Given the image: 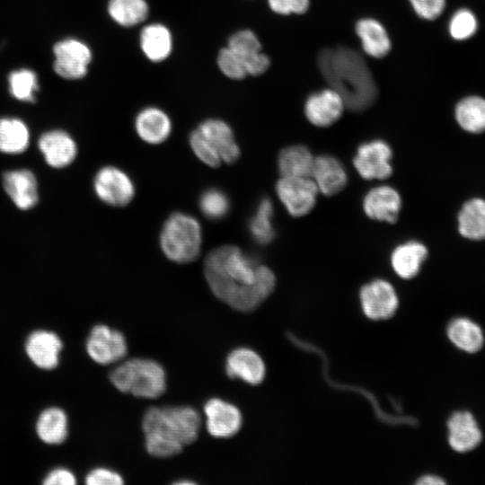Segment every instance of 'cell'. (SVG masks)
Returning a JSON list of instances; mask_svg holds the SVG:
<instances>
[{
  "mask_svg": "<svg viewBox=\"0 0 485 485\" xmlns=\"http://www.w3.org/2000/svg\"><path fill=\"white\" fill-rule=\"evenodd\" d=\"M428 256V251L424 243L410 240L392 250L390 261L397 276L403 279H410L419 274Z\"/></svg>",
  "mask_w": 485,
  "mask_h": 485,
  "instance_id": "cell-23",
  "label": "cell"
},
{
  "mask_svg": "<svg viewBox=\"0 0 485 485\" xmlns=\"http://www.w3.org/2000/svg\"><path fill=\"white\" fill-rule=\"evenodd\" d=\"M94 191L104 203L113 207H124L135 196V187L122 170L114 166L101 168L93 180Z\"/></svg>",
  "mask_w": 485,
  "mask_h": 485,
  "instance_id": "cell-11",
  "label": "cell"
},
{
  "mask_svg": "<svg viewBox=\"0 0 485 485\" xmlns=\"http://www.w3.org/2000/svg\"><path fill=\"white\" fill-rule=\"evenodd\" d=\"M201 243V226L195 217L176 212L167 218L160 234V245L169 260L191 262L198 257Z\"/></svg>",
  "mask_w": 485,
  "mask_h": 485,
  "instance_id": "cell-5",
  "label": "cell"
},
{
  "mask_svg": "<svg viewBox=\"0 0 485 485\" xmlns=\"http://www.w3.org/2000/svg\"><path fill=\"white\" fill-rule=\"evenodd\" d=\"M38 146L46 163L57 169L71 164L77 154L75 140L61 129L43 133L39 138Z\"/></svg>",
  "mask_w": 485,
  "mask_h": 485,
  "instance_id": "cell-18",
  "label": "cell"
},
{
  "mask_svg": "<svg viewBox=\"0 0 485 485\" xmlns=\"http://www.w3.org/2000/svg\"><path fill=\"white\" fill-rule=\"evenodd\" d=\"M2 182L4 191L18 208L28 210L38 203V182L31 171H7L3 174Z\"/></svg>",
  "mask_w": 485,
  "mask_h": 485,
  "instance_id": "cell-20",
  "label": "cell"
},
{
  "mask_svg": "<svg viewBox=\"0 0 485 485\" xmlns=\"http://www.w3.org/2000/svg\"><path fill=\"white\" fill-rule=\"evenodd\" d=\"M317 65L346 108L363 111L375 102L377 86L365 59L355 49L346 46L323 48L317 56Z\"/></svg>",
  "mask_w": 485,
  "mask_h": 485,
  "instance_id": "cell-2",
  "label": "cell"
},
{
  "mask_svg": "<svg viewBox=\"0 0 485 485\" xmlns=\"http://www.w3.org/2000/svg\"><path fill=\"white\" fill-rule=\"evenodd\" d=\"M225 372L230 378L241 379L249 384H260L266 375L261 357L249 348L232 350L225 360Z\"/></svg>",
  "mask_w": 485,
  "mask_h": 485,
  "instance_id": "cell-19",
  "label": "cell"
},
{
  "mask_svg": "<svg viewBox=\"0 0 485 485\" xmlns=\"http://www.w3.org/2000/svg\"><path fill=\"white\" fill-rule=\"evenodd\" d=\"M86 351L98 364L109 365L124 358L128 344L122 332L103 324L94 326L86 340Z\"/></svg>",
  "mask_w": 485,
  "mask_h": 485,
  "instance_id": "cell-10",
  "label": "cell"
},
{
  "mask_svg": "<svg viewBox=\"0 0 485 485\" xmlns=\"http://www.w3.org/2000/svg\"><path fill=\"white\" fill-rule=\"evenodd\" d=\"M36 430L44 443H63L67 436V418L65 411L57 407L46 409L39 416Z\"/></svg>",
  "mask_w": 485,
  "mask_h": 485,
  "instance_id": "cell-32",
  "label": "cell"
},
{
  "mask_svg": "<svg viewBox=\"0 0 485 485\" xmlns=\"http://www.w3.org/2000/svg\"><path fill=\"white\" fill-rule=\"evenodd\" d=\"M363 210L371 219L394 224L402 207L400 193L392 187L380 185L369 190L363 198Z\"/></svg>",
  "mask_w": 485,
  "mask_h": 485,
  "instance_id": "cell-15",
  "label": "cell"
},
{
  "mask_svg": "<svg viewBox=\"0 0 485 485\" xmlns=\"http://www.w3.org/2000/svg\"><path fill=\"white\" fill-rule=\"evenodd\" d=\"M359 300L364 314L375 321L391 318L399 306V297L394 287L382 278L365 284L359 291Z\"/></svg>",
  "mask_w": 485,
  "mask_h": 485,
  "instance_id": "cell-9",
  "label": "cell"
},
{
  "mask_svg": "<svg viewBox=\"0 0 485 485\" xmlns=\"http://www.w3.org/2000/svg\"><path fill=\"white\" fill-rule=\"evenodd\" d=\"M477 25L475 15L470 10L461 9L450 20L449 33L454 40H467L475 33Z\"/></svg>",
  "mask_w": 485,
  "mask_h": 485,
  "instance_id": "cell-37",
  "label": "cell"
},
{
  "mask_svg": "<svg viewBox=\"0 0 485 485\" xmlns=\"http://www.w3.org/2000/svg\"><path fill=\"white\" fill-rule=\"evenodd\" d=\"M446 426L448 444L457 453L472 451L481 443L482 432L473 415L467 410L454 411Z\"/></svg>",
  "mask_w": 485,
  "mask_h": 485,
  "instance_id": "cell-17",
  "label": "cell"
},
{
  "mask_svg": "<svg viewBox=\"0 0 485 485\" xmlns=\"http://www.w3.org/2000/svg\"><path fill=\"white\" fill-rule=\"evenodd\" d=\"M457 229L465 239H485V199L472 198L465 201L457 214Z\"/></svg>",
  "mask_w": 485,
  "mask_h": 485,
  "instance_id": "cell-26",
  "label": "cell"
},
{
  "mask_svg": "<svg viewBox=\"0 0 485 485\" xmlns=\"http://www.w3.org/2000/svg\"><path fill=\"white\" fill-rule=\"evenodd\" d=\"M319 192L333 196L341 191L348 183V173L342 163L335 156L322 154L314 158L310 176Z\"/></svg>",
  "mask_w": 485,
  "mask_h": 485,
  "instance_id": "cell-21",
  "label": "cell"
},
{
  "mask_svg": "<svg viewBox=\"0 0 485 485\" xmlns=\"http://www.w3.org/2000/svg\"><path fill=\"white\" fill-rule=\"evenodd\" d=\"M356 33L363 50L370 57L381 58L391 50L392 44L387 31L375 19L363 18L356 23Z\"/></svg>",
  "mask_w": 485,
  "mask_h": 485,
  "instance_id": "cell-25",
  "label": "cell"
},
{
  "mask_svg": "<svg viewBox=\"0 0 485 485\" xmlns=\"http://www.w3.org/2000/svg\"><path fill=\"white\" fill-rule=\"evenodd\" d=\"M415 13L422 19L435 20L443 13L445 0H409Z\"/></svg>",
  "mask_w": 485,
  "mask_h": 485,
  "instance_id": "cell-39",
  "label": "cell"
},
{
  "mask_svg": "<svg viewBox=\"0 0 485 485\" xmlns=\"http://www.w3.org/2000/svg\"><path fill=\"white\" fill-rule=\"evenodd\" d=\"M199 207L207 218L217 220L229 212L230 201L224 191L218 189H208L199 198Z\"/></svg>",
  "mask_w": 485,
  "mask_h": 485,
  "instance_id": "cell-36",
  "label": "cell"
},
{
  "mask_svg": "<svg viewBox=\"0 0 485 485\" xmlns=\"http://www.w3.org/2000/svg\"><path fill=\"white\" fill-rule=\"evenodd\" d=\"M139 42L145 56L153 62L165 60L172 50V33L161 23L145 26L140 32Z\"/></svg>",
  "mask_w": 485,
  "mask_h": 485,
  "instance_id": "cell-28",
  "label": "cell"
},
{
  "mask_svg": "<svg viewBox=\"0 0 485 485\" xmlns=\"http://www.w3.org/2000/svg\"><path fill=\"white\" fill-rule=\"evenodd\" d=\"M135 128L143 141L157 145L165 141L170 136L172 122L163 110L155 107H148L137 114Z\"/></svg>",
  "mask_w": 485,
  "mask_h": 485,
  "instance_id": "cell-24",
  "label": "cell"
},
{
  "mask_svg": "<svg viewBox=\"0 0 485 485\" xmlns=\"http://www.w3.org/2000/svg\"><path fill=\"white\" fill-rule=\"evenodd\" d=\"M217 65L221 72L231 79L240 80L248 75L242 61L227 46L218 52Z\"/></svg>",
  "mask_w": 485,
  "mask_h": 485,
  "instance_id": "cell-38",
  "label": "cell"
},
{
  "mask_svg": "<svg viewBox=\"0 0 485 485\" xmlns=\"http://www.w3.org/2000/svg\"><path fill=\"white\" fill-rule=\"evenodd\" d=\"M62 342L59 337L48 331L39 330L31 333L25 343L30 359L41 369L55 368L59 360Z\"/></svg>",
  "mask_w": 485,
  "mask_h": 485,
  "instance_id": "cell-22",
  "label": "cell"
},
{
  "mask_svg": "<svg viewBox=\"0 0 485 485\" xmlns=\"http://www.w3.org/2000/svg\"><path fill=\"white\" fill-rule=\"evenodd\" d=\"M200 427V416L192 407H151L142 420L146 451L155 457L174 456L197 440Z\"/></svg>",
  "mask_w": 485,
  "mask_h": 485,
  "instance_id": "cell-3",
  "label": "cell"
},
{
  "mask_svg": "<svg viewBox=\"0 0 485 485\" xmlns=\"http://www.w3.org/2000/svg\"><path fill=\"white\" fill-rule=\"evenodd\" d=\"M314 156L304 145L283 148L278 156V169L281 177H310Z\"/></svg>",
  "mask_w": 485,
  "mask_h": 485,
  "instance_id": "cell-29",
  "label": "cell"
},
{
  "mask_svg": "<svg viewBox=\"0 0 485 485\" xmlns=\"http://www.w3.org/2000/svg\"><path fill=\"white\" fill-rule=\"evenodd\" d=\"M227 47L242 61L248 75H260L269 67V57L262 52L258 37L250 30H242L233 34Z\"/></svg>",
  "mask_w": 485,
  "mask_h": 485,
  "instance_id": "cell-16",
  "label": "cell"
},
{
  "mask_svg": "<svg viewBox=\"0 0 485 485\" xmlns=\"http://www.w3.org/2000/svg\"><path fill=\"white\" fill-rule=\"evenodd\" d=\"M45 485H75V476L65 468H57L48 472L43 481Z\"/></svg>",
  "mask_w": 485,
  "mask_h": 485,
  "instance_id": "cell-42",
  "label": "cell"
},
{
  "mask_svg": "<svg viewBox=\"0 0 485 485\" xmlns=\"http://www.w3.org/2000/svg\"><path fill=\"white\" fill-rule=\"evenodd\" d=\"M454 117L458 125L466 132L479 134L485 131V99L468 96L455 106Z\"/></svg>",
  "mask_w": 485,
  "mask_h": 485,
  "instance_id": "cell-31",
  "label": "cell"
},
{
  "mask_svg": "<svg viewBox=\"0 0 485 485\" xmlns=\"http://www.w3.org/2000/svg\"><path fill=\"white\" fill-rule=\"evenodd\" d=\"M346 108L340 94L332 88L311 94L304 103L307 120L316 127L331 126L341 117Z\"/></svg>",
  "mask_w": 485,
  "mask_h": 485,
  "instance_id": "cell-14",
  "label": "cell"
},
{
  "mask_svg": "<svg viewBox=\"0 0 485 485\" xmlns=\"http://www.w3.org/2000/svg\"><path fill=\"white\" fill-rule=\"evenodd\" d=\"M193 131L222 162L232 164L240 157L241 151L234 132L225 121L207 119Z\"/></svg>",
  "mask_w": 485,
  "mask_h": 485,
  "instance_id": "cell-12",
  "label": "cell"
},
{
  "mask_svg": "<svg viewBox=\"0 0 485 485\" xmlns=\"http://www.w3.org/2000/svg\"><path fill=\"white\" fill-rule=\"evenodd\" d=\"M30 143V130L20 119L0 118V152L17 154L24 152Z\"/></svg>",
  "mask_w": 485,
  "mask_h": 485,
  "instance_id": "cell-30",
  "label": "cell"
},
{
  "mask_svg": "<svg viewBox=\"0 0 485 485\" xmlns=\"http://www.w3.org/2000/svg\"><path fill=\"white\" fill-rule=\"evenodd\" d=\"M392 150L382 139L361 144L353 158V164L365 180H385L392 173Z\"/></svg>",
  "mask_w": 485,
  "mask_h": 485,
  "instance_id": "cell-8",
  "label": "cell"
},
{
  "mask_svg": "<svg viewBox=\"0 0 485 485\" xmlns=\"http://www.w3.org/2000/svg\"><path fill=\"white\" fill-rule=\"evenodd\" d=\"M276 192L288 214L301 217L315 207L319 190L311 177H281Z\"/></svg>",
  "mask_w": 485,
  "mask_h": 485,
  "instance_id": "cell-7",
  "label": "cell"
},
{
  "mask_svg": "<svg viewBox=\"0 0 485 485\" xmlns=\"http://www.w3.org/2000/svg\"><path fill=\"white\" fill-rule=\"evenodd\" d=\"M110 380L119 391L139 398L154 399L166 389L163 367L147 358H132L121 363L110 373Z\"/></svg>",
  "mask_w": 485,
  "mask_h": 485,
  "instance_id": "cell-4",
  "label": "cell"
},
{
  "mask_svg": "<svg viewBox=\"0 0 485 485\" xmlns=\"http://www.w3.org/2000/svg\"><path fill=\"white\" fill-rule=\"evenodd\" d=\"M108 13L119 25L133 27L146 19L149 7L146 0H110Z\"/></svg>",
  "mask_w": 485,
  "mask_h": 485,
  "instance_id": "cell-33",
  "label": "cell"
},
{
  "mask_svg": "<svg viewBox=\"0 0 485 485\" xmlns=\"http://www.w3.org/2000/svg\"><path fill=\"white\" fill-rule=\"evenodd\" d=\"M416 483L419 485H442L445 484V481L439 476L434 474H426L419 477Z\"/></svg>",
  "mask_w": 485,
  "mask_h": 485,
  "instance_id": "cell-43",
  "label": "cell"
},
{
  "mask_svg": "<svg viewBox=\"0 0 485 485\" xmlns=\"http://www.w3.org/2000/svg\"><path fill=\"white\" fill-rule=\"evenodd\" d=\"M204 273L213 294L241 312L256 309L276 286V277L269 268L233 245L212 250L205 260Z\"/></svg>",
  "mask_w": 485,
  "mask_h": 485,
  "instance_id": "cell-1",
  "label": "cell"
},
{
  "mask_svg": "<svg viewBox=\"0 0 485 485\" xmlns=\"http://www.w3.org/2000/svg\"><path fill=\"white\" fill-rule=\"evenodd\" d=\"M270 9L278 14H302L310 6V0H268Z\"/></svg>",
  "mask_w": 485,
  "mask_h": 485,
  "instance_id": "cell-41",
  "label": "cell"
},
{
  "mask_svg": "<svg viewBox=\"0 0 485 485\" xmlns=\"http://www.w3.org/2000/svg\"><path fill=\"white\" fill-rule=\"evenodd\" d=\"M53 70L66 80H78L87 75L93 53L89 46L75 38L56 42L52 48Z\"/></svg>",
  "mask_w": 485,
  "mask_h": 485,
  "instance_id": "cell-6",
  "label": "cell"
},
{
  "mask_svg": "<svg viewBox=\"0 0 485 485\" xmlns=\"http://www.w3.org/2000/svg\"><path fill=\"white\" fill-rule=\"evenodd\" d=\"M10 94L20 101L34 102L39 92L38 76L29 68H19L12 71L7 77Z\"/></svg>",
  "mask_w": 485,
  "mask_h": 485,
  "instance_id": "cell-35",
  "label": "cell"
},
{
  "mask_svg": "<svg viewBox=\"0 0 485 485\" xmlns=\"http://www.w3.org/2000/svg\"><path fill=\"white\" fill-rule=\"evenodd\" d=\"M449 340L459 349L467 353H476L484 344V334L472 320L467 317H456L446 327Z\"/></svg>",
  "mask_w": 485,
  "mask_h": 485,
  "instance_id": "cell-27",
  "label": "cell"
},
{
  "mask_svg": "<svg viewBox=\"0 0 485 485\" xmlns=\"http://www.w3.org/2000/svg\"><path fill=\"white\" fill-rule=\"evenodd\" d=\"M88 485H120L123 478L117 472L108 468H96L91 471L85 477Z\"/></svg>",
  "mask_w": 485,
  "mask_h": 485,
  "instance_id": "cell-40",
  "label": "cell"
},
{
  "mask_svg": "<svg viewBox=\"0 0 485 485\" xmlns=\"http://www.w3.org/2000/svg\"><path fill=\"white\" fill-rule=\"evenodd\" d=\"M207 432L216 438H228L238 433L242 424L240 410L219 398H212L204 405Z\"/></svg>",
  "mask_w": 485,
  "mask_h": 485,
  "instance_id": "cell-13",
  "label": "cell"
},
{
  "mask_svg": "<svg viewBox=\"0 0 485 485\" xmlns=\"http://www.w3.org/2000/svg\"><path fill=\"white\" fill-rule=\"evenodd\" d=\"M273 205L269 198H262L249 222V230L252 239L259 244L271 242L276 235L273 226Z\"/></svg>",
  "mask_w": 485,
  "mask_h": 485,
  "instance_id": "cell-34",
  "label": "cell"
}]
</instances>
